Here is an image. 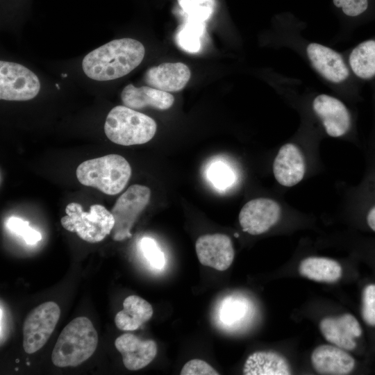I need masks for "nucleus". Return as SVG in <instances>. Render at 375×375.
Returning a JSON list of instances; mask_svg holds the SVG:
<instances>
[{"label":"nucleus","mask_w":375,"mask_h":375,"mask_svg":"<svg viewBox=\"0 0 375 375\" xmlns=\"http://www.w3.org/2000/svg\"><path fill=\"white\" fill-rule=\"evenodd\" d=\"M144 53L143 44L136 40H115L88 53L82 61V68L85 74L93 80L111 81L136 68Z\"/></svg>","instance_id":"nucleus-1"},{"label":"nucleus","mask_w":375,"mask_h":375,"mask_svg":"<svg viewBox=\"0 0 375 375\" xmlns=\"http://www.w3.org/2000/svg\"><path fill=\"white\" fill-rule=\"evenodd\" d=\"M97 332L86 317L72 320L60 333L51 354L54 365L76 367L87 360L95 351Z\"/></svg>","instance_id":"nucleus-2"},{"label":"nucleus","mask_w":375,"mask_h":375,"mask_svg":"<svg viewBox=\"0 0 375 375\" xmlns=\"http://www.w3.org/2000/svg\"><path fill=\"white\" fill-rule=\"evenodd\" d=\"M128 162L119 154H108L85 160L76 170L78 181L83 185L114 195L120 193L131 176Z\"/></svg>","instance_id":"nucleus-3"},{"label":"nucleus","mask_w":375,"mask_h":375,"mask_svg":"<svg viewBox=\"0 0 375 375\" xmlns=\"http://www.w3.org/2000/svg\"><path fill=\"white\" fill-rule=\"evenodd\" d=\"M156 130V123L151 117L125 106L114 107L104 124L107 138L123 146L147 143L153 138Z\"/></svg>","instance_id":"nucleus-4"},{"label":"nucleus","mask_w":375,"mask_h":375,"mask_svg":"<svg viewBox=\"0 0 375 375\" xmlns=\"http://www.w3.org/2000/svg\"><path fill=\"white\" fill-rule=\"evenodd\" d=\"M65 213L60 219L62 226L90 243L102 241L115 225L111 212L100 204L92 205L90 211L85 212L81 204L72 202L66 206Z\"/></svg>","instance_id":"nucleus-5"},{"label":"nucleus","mask_w":375,"mask_h":375,"mask_svg":"<svg viewBox=\"0 0 375 375\" xmlns=\"http://www.w3.org/2000/svg\"><path fill=\"white\" fill-rule=\"evenodd\" d=\"M150 197V189L138 184L130 186L120 195L110 211L115 219L112 231V238L115 241H122L132 236L131 230L148 205Z\"/></svg>","instance_id":"nucleus-6"},{"label":"nucleus","mask_w":375,"mask_h":375,"mask_svg":"<svg viewBox=\"0 0 375 375\" xmlns=\"http://www.w3.org/2000/svg\"><path fill=\"white\" fill-rule=\"evenodd\" d=\"M60 309L53 301L44 302L33 309L23 326V347L33 353L47 342L59 320Z\"/></svg>","instance_id":"nucleus-7"},{"label":"nucleus","mask_w":375,"mask_h":375,"mask_svg":"<svg viewBox=\"0 0 375 375\" xmlns=\"http://www.w3.org/2000/svg\"><path fill=\"white\" fill-rule=\"evenodd\" d=\"M40 89V81L32 71L21 64L1 60V99L28 101L35 97Z\"/></svg>","instance_id":"nucleus-8"},{"label":"nucleus","mask_w":375,"mask_h":375,"mask_svg":"<svg viewBox=\"0 0 375 375\" xmlns=\"http://www.w3.org/2000/svg\"><path fill=\"white\" fill-rule=\"evenodd\" d=\"M311 106L329 137L342 138L351 130V112L345 103L338 98L327 94H319L313 98Z\"/></svg>","instance_id":"nucleus-9"},{"label":"nucleus","mask_w":375,"mask_h":375,"mask_svg":"<svg viewBox=\"0 0 375 375\" xmlns=\"http://www.w3.org/2000/svg\"><path fill=\"white\" fill-rule=\"evenodd\" d=\"M305 52L312 67L326 81L341 84L351 76L347 61L337 51L322 44L310 42L306 46Z\"/></svg>","instance_id":"nucleus-10"},{"label":"nucleus","mask_w":375,"mask_h":375,"mask_svg":"<svg viewBox=\"0 0 375 375\" xmlns=\"http://www.w3.org/2000/svg\"><path fill=\"white\" fill-rule=\"evenodd\" d=\"M281 205L269 198H256L246 203L239 213V222L243 231L252 235L262 234L279 221Z\"/></svg>","instance_id":"nucleus-11"},{"label":"nucleus","mask_w":375,"mask_h":375,"mask_svg":"<svg viewBox=\"0 0 375 375\" xmlns=\"http://www.w3.org/2000/svg\"><path fill=\"white\" fill-rule=\"evenodd\" d=\"M195 249L200 263L218 271L226 270L232 264L235 251L231 238L224 234H206L196 242Z\"/></svg>","instance_id":"nucleus-12"},{"label":"nucleus","mask_w":375,"mask_h":375,"mask_svg":"<svg viewBox=\"0 0 375 375\" xmlns=\"http://www.w3.org/2000/svg\"><path fill=\"white\" fill-rule=\"evenodd\" d=\"M272 170L281 186L291 188L299 183L305 176L306 163L299 146L292 142L282 145L274 158Z\"/></svg>","instance_id":"nucleus-13"},{"label":"nucleus","mask_w":375,"mask_h":375,"mask_svg":"<svg viewBox=\"0 0 375 375\" xmlns=\"http://www.w3.org/2000/svg\"><path fill=\"white\" fill-rule=\"evenodd\" d=\"M319 329L328 342L346 351L356 347L355 339L362 334L358 321L349 313L322 319Z\"/></svg>","instance_id":"nucleus-14"},{"label":"nucleus","mask_w":375,"mask_h":375,"mask_svg":"<svg viewBox=\"0 0 375 375\" xmlns=\"http://www.w3.org/2000/svg\"><path fill=\"white\" fill-rule=\"evenodd\" d=\"M115 346L122 354L124 367L136 371L147 366L157 354V344L152 340H142L133 333H124L115 341Z\"/></svg>","instance_id":"nucleus-15"},{"label":"nucleus","mask_w":375,"mask_h":375,"mask_svg":"<svg viewBox=\"0 0 375 375\" xmlns=\"http://www.w3.org/2000/svg\"><path fill=\"white\" fill-rule=\"evenodd\" d=\"M314 369L319 374L346 375L355 367L354 358L335 345L322 344L317 347L310 356Z\"/></svg>","instance_id":"nucleus-16"},{"label":"nucleus","mask_w":375,"mask_h":375,"mask_svg":"<svg viewBox=\"0 0 375 375\" xmlns=\"http://www.w3.org/2000/svg\"><path fill=\"white\" fill-rule=\"evenodd\" d=\"M190 76V70L184 63L165 62L148 69L144 80L149 86L169 92L181 90Z\"/></svg>","instance_id":"nucleus-17"},{"label":"nucleus","mask_w":375,"mask_h":375,"mask_svg":"<svg viewBox=\"0 0 375 375\" xmlns=\"http://www.w3.org/2000/svg\"><path fill=\"white\" fill-rule=\"evenodd\" d=\"M121 99L125 106L133 110L151 106L164 110L171 108L174 102V97L169 92L150 86L136 88L132 84L123 89Z\"/></svg>","instance_id":"nucleus-18"},{"label":"nucleus","mask_w":375,"mask_h":375,"mask_svg":"<svg viewBox=\"0 0 375 375\" xmlns=\"http://www.w3.org/2000/svg\"><path fill=\"white\" fill-rule=\"evenodd\" d=\"M243 374L245 375H289L290 365L281 354L271 351H258L247 358Z\"/></svg>","instance_id":"nucleus-19"},{"label":"nucleus","mask_w":375,"mask_h":375,"mask_svg":"<svg viewBox=\"0 0 375 375\" xmlns=\"http://www.w3.org/2000/svg\"><path fill=\"white\" fill-rule=\"evenodd\" d=\"M153 313L151 305L137 295L127 297L123 309L115 317L116 326L122 331H135L149 321Z\"/></svg>","instance_id":"nucleus-20"},{"label":"nucleus","mask_w":375,"mask_h":375,"mask_svg":"<svg viewBox=\"0 0 375 375\" xmlns=\"http://www.w3.org/2000/svg\"><path fill=\"white\" fill-rule=\"evenodd\" d=\"M299 272L310 280L332 283L341 278L342 269L340 264L335 260L310 256L301 260L299 266Z\"/></svg>","instance_id":"nucleus-21"},{"label":"nucleus","mask_w":375,"mask_h":375,"mask_svg":"<svg viewBox=\"0 0 375 375\" xmlns=\"http://www.w3.org/2000/svg\"><path fill=\"white\" fill-rule=\"evenodd\" d=\"M205 22L187 18L186 22L176 34L178 46L189 53L198 52L201 48L200 39L205 31Z\"/></svg>","instance_id":"nucleus-22"},{"label":"nucleus","mask_w":375,"mask_h":375,"mask_svg":"<svg viewBox=\"0 0 375 375\" xmlns=\"http://www.w3.org/2000/svg\"><path fill=\"white\" fill-rule=\"evenodd\" d=\"M206 176L210 183L219 190L230 188L236 179L231 167L219 159L213 160L208 165Z\"/></svg>","instance_id":"nucleus-23"},{"label":"nucleus","mask_w":375,"mask_h":375,"mask_svg":"<svg viewBox=\"0 0 375 375\" xmlns=\"http://www.w3.org/2000/svg\"><path fill=\"white\" fill-rule=\"evenodd\" d=\"M244 313V308L241 301L229 297L224 299L219 304L218 318L223 326L228 328L239 323L243 318Z\"/></svg>","instance_id":"nucleus-24"},{"label":"nucleus","mask_w":375,"mask_h":375,"mask_svg":"<svg viewBox=\"0 0 375 375\" xmlns=\"http://www.w3.org/2000/svg\"><path fill=\"white\" fill-rule=\"evenodd\" d=\"M187 18L205 22L212 15L213 0H178Z\"/></svg>","instance_id":"nucleus-25"},{"label":"nucleus","mask_w":375,"mask_h":375,"mask_svg":"<svg viewBox=\"0 0 375 375\" xmlns=\"http://www.w3.org/2000/svg\"><path fill=\"white\" fill-rule=\"evenodd\" d=\"M140 246L142 254L152 268L157 270L163 269L166 262L165 256L153 239L144 237L140 240Z\"/></svg>","instance_id":"nucleus-26"},{"label":"nucleus","mask_w":375,"mask_h":375,"mask_svg":"<svg viewBox=\"0 0 375 375\" xmlns=\"http://www.w3.org/2000/svg\"><path fill=\"white\" fill-rule=\"evenodd\" d=\"M11 232L20 235L27 244H35L42 239L40 232L29 226L28 222L17 217H10L6 222Z\"/></svg>","instance_id":"nucleus-27"},{"label":"nucleus","mask_w":375,"mask_h":375,"mask_svg":"<svg viewBox=\"0 0 375 375\" xmlns=\"http://www.w3.org/2000/svg\"><path fill=\"white\" fill-rule=\"evenodd\" d=\"M361 313L366 324L375 326V284L367 285L363 290Z\"/></svg>","instance_id":"nucleus-28"},{"label":"nucleus","mask_w":375,"mask_h":375,"mask_svg":"<svg viewBox=\"0 0 375 375\" xmlns=\"http://www.w3.org/2000/svg\"><path fill=\"white\" fill-rule=\"evenodd\" d=\"M181 375H218L219 374L206 361L193 359L187 362L183 367Z\"/></svg>","instance_id":"nucleus-29"},{"label":"nucleus","mask_w":375,"mask_h":375,"mask_svg":"<svg viewBox=\"0 0 375 375\" xmlns=\"http://www.w3.org/2000/svg\"><path fill=\"white\" fill-rule=\"evenodd\" d=\"M368 8L369 0H344L341 9L347 16L358 17L365 13Z\"/></svg>","instance_id":"nucleus-30"},{"label":"nucleus","mask_w":375,"mask_h":375,"mask_svg":"<svg viewBox=\"0 0 375 375\" xmlns=\"http://www.w3.org/2000/svg\"><path fill=\"white\" fill-rule=\"evenodd\" d=\"M1 344H2L4 340H6L8 333H7V328H6V325L8 324L7 323V319L6 318V314L4 308L3 307L2 302L1 303Z\"/></svg>","instance_id":"nucleus-31"},{"label":"nucleus","mask_w":375,"mask_h":375,"mask_svg":"<svg viewBox=\"0 0 375 375\" xmlns=\"http://www.w3.org/2000/svg\"><path fill=\"white\" fill-rule=\"evenodd\" d=\"M367 223L369 227L375 232V204L370 208L367 212Z\"/></svg>","instance_id":"nucleus-32"},{"label":"nucleus","mask_w":375,"mask_h":375,"mask_svg":"<svg viewBox=\"0 0 375 375\" xmlns=\"http://www.w3.org/2000/svg\"><path fill=\"white\" fill-rule=\"evenodd\" d=\"M19 362V360H18V359H17V360H16V362Z\"/></svg>","instance_id":"nucleus-33"},{"label":"nucleus","mask_w":375,"mask_h":375,"mask_svg":"<svg viewBox=\"0 0 375 375\" xmlns=\"http://www.w3.org/2000/svg\"><path fill=\"white\" fill-rule=\"evenodd\" d=\"M374 88H375V85H374Z\"/></svg>","instance_id":"nucleus-34"}]
</instances>
